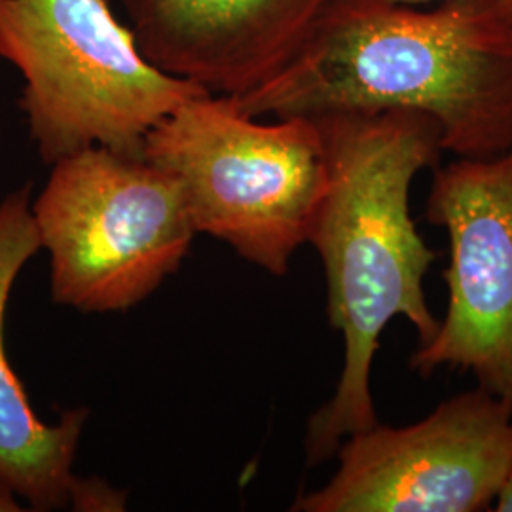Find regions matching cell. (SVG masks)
<instances>
[{
  "instance_id": "obj_7",
  "label": "cell",
  "mask_w": 512,
  "mask_h": 512,
  "mask_svg": "<svg viewBox=\"0 0 512 512\" xmlns=\"http://www.w3.org/2000/svg\"><path fill=\"white\" fill-rule=\"evenodd\" d=\"M427 220L446 228L448 310L410 368L423 378L448 366L512 406V150L435 169Z\"/></svg>"
},
{
  "instance_id": "obj_8",
  "label": "cell",
  "mask_w": 512,
  "mask_h": 512,
  "mask_svg": "<svg viewBox=\"0 0 512 512\" xmlns=\"http://www.w3.org/2000/svg\"><path fill=\"white\" fill-rule=\"evenodd\" d=\"M332 0H124L139 46L165 73L239 97L283 69Z\"/></svg>"
},
{
  "instance_id": "obj_4",
  "label": "cell",
  "mask_w": 512,
  "mask_h": 512,
  "mask_svg": "<svg viewBox=\"0 0 512 512\" xmlns=\"http://www.w3.org/2000/svg\"><path fill=\"white\" fill-rule=\"evenodd\" d=\"M0 57L25 80L19 107L46 164L90 147L141 156L167 114L209 93L156 67L110 0H0Z\"/></svg>"
},
{
  "instance_id": "obj_1",
  "label": "cell",
  "mask_w": 512,
  "mask_h": 512,
  "mask_svg": "<svg viewBox=\"0 0 512 512\" xmlns=\"http://www.w3.org/2000/svg\"><path fill=\"white\" fill-rule=\"evenodd\" d=\"M232 99L253 118L416 110L444 152L495 158L512 150V21L494 0H332L283 69Z\"/></svg>"
},
{
  "instance_id": "obj_5",
  "label": "cell",
  "mask_w": 512,
  "mask_h": 512,
  "mask_svg": "<svg viewBox=\"0 0 512 512\" xmlns=\"http://www.w3.org/2000/svg\"><path fill=\"white\" fill-rule=\"evenodd\" d=\"M52 165L31 205L50 253L52 298L84 313L141 304L179 270L198 234L183 186L143 156L105 147Z\"/></svg>"
},
{
  "instance_id": "obj_6",
  "label": "cell",
  "mask_w": 512,
  "mask_h": 512,
  "mask_svg": "<svg viewBox=\"0 0 512 512\" xmlns=\"http://www.w3.org/2000/svg\"><path fill=\"white\" fill-rule=\"evenodd\" d=\"M336 454V475L293 511H486L512 471V406L478 387L416 425L353 433Z\"/></svg>"
},
{
  "instance_id": "obj_10",
  "label": "cell",
  "mask_w": 512,
  "mask_h": 512,
  "mask_svg": "<svg viewBox=\"0 0 512 512\" xmlns=\"http://www.w3.org/2000/svg\"><path fill=\"white\" fill-rule=\"evenodd\" d=\"M495 511L512 512V471L507 476L501 492L495 497Z\"/></svg>"
},
{
  "instance_id": "obj_11",
  "label": "cell",
  "mask_w": 512,
  "mask_h": 512,
  "mask_svg": "<svg viewBox=\"0 0 512 512\" xmlns=\"http://www.w3.org/2000/svg\"><path fill=\"white\" fill-rule=\"evenodd\" d=\"M19 511H21V507H19L18 499H16V494H14V492H10L8 488L0 486V512Z\"/></svg>"
},
{
  "instance_id": "obj_3",
  "label": "cell",
  "mask_w": 512,
  "mask_h": 512,
  "mask_svg": "<svg viewBox=\"0 0 512 512\" xmlns=\"http://www.w3.org/2000/svg\"><path fill=\"white\" fill-rule=\"evenodd\" d=\"M141 156L171 173L198 234L228 243L275 277L308 243L329 164L315 118L243 114L228 95L203 93L167 114Z\"/></svg>"
},
{
  "instance_id": "obj_2",
  "label": "cell",
  "mask_w": 512,
  "mask_h": 512,
  "mask_svg": "<svg viewBox=\"0 0 512 512\" xmlns=\"http://www.w3.org/2000/svg\"><path fill=\"white\" fill-rule=\"evenodd\" d=\"M323 131L329 183L308 241L323 260L327 313L344 334V368L329 403L308 423L306 458H332L349 435L378 423L370 368L380 336L403 315L420 346L439 330L423 279L439 253L410 215L414 177L439 162V124L416 110L315 118Z\"/></svg>"
},
{
  "instance_id": "obj_9",
  "label": "cell",
  "mask_w": 512,
  "mask_h": 512,
  "mask_svg": "<svg viewBox=\"0 0 512 512\" xmlns=\"http://www.w3.org/2000/svg\"><path fill=\"white\" fill-rule=\"evenodd\" d=\"M29 196L31 186H23L0 203V486L35 511H124V492L73 473L88 410H69L55 425L44 423L8 361L6 306L21 268L42 249Z\"/></svg>"
},
{
  "instance_id": "obj_12",
  "label": "cell",
  "mask_w": 512,
  "mask_h": 512,
  "mask_svg": "<svg viewBox=\"0 0 512 512\" xmlns=\"http://www.w3.org/2000/svg\"><path fill=\"white\" fill-rule=\"evenodd\" d=\"M387 2H397V4H412V6H420V4H429L435 0H387ZM440 2V0H437ZM495 4L505 12V16L512 21V0H494Z\"/></svg>"
}]
</instances>
